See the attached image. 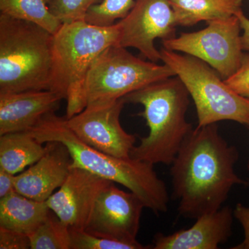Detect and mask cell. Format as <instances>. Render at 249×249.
Returning <instances> with one entry per match:
<instances>
[{
    "label": "cell",
    "instance_id": "cell-1",
    "mask_svg": "<svg viewBox=\"0 0 249 249\" xmlns=\"http://www.w3.org/2000/svg\"><path fill=\"white\" fill-rule=\"evenodd\" d=\"M238 159L237 147L223 138L217 124L193 129L170 165L180 215L196 219L214 212L222 207L232 187L248 186L235 173Z\"/></svg>",
    "mask_w": 249,
    "mask_h": 249
},
{
    "label": "cell",
    "instance_id": "cell-2",
    "mask_svg": "<svg viewBox=\"0 0 249 249\" xmlns=\"http://www.w3.org/2000/svg\"><path fill=\"white\" fill-rule=\"evenodd\" d=\"M33 137L45 143L62 142L71 155V168H78L100 178L119 183L142 199L145 208L154 213L168 211L170 198L166 185L149 162L114 157L89 146L72 132L66 118L51 113L29 131Z\"/></svg>",
    "mask_w": 249,
    "mask_h": 249
},
{
    "label": "cell",
    "instance_id": "cell-3",
    "mask_svg": "<svg viewBox=\"0 0 249 249\" xmlns=\"http://www.w3.org/2000/svg\"><path fill=\"white\" fill-rule=\"evenodd\" d=\"M190 94L178 76L159 80L124 96L125 103L140 104L146 121L147 137L130 152L131 158L152 164L170 165L193 130L186 120Z\"/></svg>",
    "mask_w": 249,
    "mask_h": 249
},
{
    "label": "cell",
    "instance_id": "cell-4",
    "mask_svg": "<svg viewBox=\"0 0 249 249\" xmlns=\"http://www.w3.org/2000/svg\"><path fill=\"white\" fill-rule=\"evenodd\" d=\"M53 35L0 14V93L50 89Z\"/></svg>",
    "mask_w": 249,
    "mask_h": 249
},
{
    "label": "cell",
    "instance_id": "cell-5",
    "mask_svg": "<svg viewBox=\"0 0 249 249\" xmlns=\"http://www.w3.org/2000/svg\"><path fill=\"white\" fill-rule=\"evenodd\" d=\"M119 24L98 27L85 21L62 24L53 35L50 90L67 101V119L83 110L82 94L91 65L103 51L116 45Z\"/></svg>",
    "mask_w": 249,
    "mask_h": 249
},
{
    "label": "cell",
    "instance_id": "cell-6",
    "mask_svg": "<svg viewBox=\"0 0 249 249\" xmlns=\"http://www.w3.org/2000/svg\"><path fill=\"white\" fill-rule=\"evenodd\" d=\"M163 63L185 85L196 106L198 126L232 121L249 126V99L234 91L213 67L200 59L160 49Z\"/></svg>",
    "mask_w": 249,
    "mask_h": 249
},
{
    "label": "cell",
    "instance_id": "cell-7",
    "mask_svg": "<svg viewBox=\"0 0 249 249\" xmlns=\"http://www.w3.org/2000/svg\"><path fill=\"white\" fill-rule=\"evenodd\" d=\"M166 64L145 61L127 49L111 45L93 62L82 94L83 109L90 105L118 101L159 80L175 76Z\"/></svg>",
    "mask_w": 249,
    "mask_h": 249
},
{
    "label": "cell",
    "instance_id": "cell-8",
    "mask_svg": "<svg viewBox=\"0 0 249 249\" xmlns=\"http://www.w3.org/2000/svg\"><path fill=\"white\" fill-rule=\"evenodd\" d=\"M207 23L202 30L181 33L178 37L163 40V47L200 59L225 80L237 71L245 53L240 19L234 16Z\"/></svg>",
    "mask_w": 249,
    "mask_h": 249
},
{
    "label": "cell",
    "instance_id": "cell-9",
    "mask_svg": "<svg viewBox=\"0 0 249 249\" xmlns=\"http://www.w3.org/2000/svg\"><path fill=\"white\" fill-rule=\"evenodd\" d=\"M119 24L116 45L137 49L150 61L161 60L155 41L176 37L177 23L170 0H136L133 8Z\"/></svg>",
    "mask_w": 249,
    "mask_h": 249
},
{
    "label": "cell",
    "instance_id": "cell-10",
    "mask_svg": "<svg viewBox=\"0 0 249 249\" xmlns=\"http://www.w3.org/2000/svg\"><path fill=\"white\" fill-rule=\"evenodd\" d=\"M124 98L114 102L90 105L67 119V125L77 137L96 150L119 157L130 158L137 137L121 124Z\"/></svg>",
    "mask_w": 249,
    "mask_h": 249
},
{
    "label": "cell",
    "instance_id": "cell-11",
    "mask_svg": "<svg viewBox=\"0 0 249 249\" xmlns=\"http://www.w3.org/2000/svg\"><path fill=\"white\" fill-rule=\"evenodd\" d=\"M111 183L100 194L93 207L86 231L105 237L152 248L137 241L141 217L145 205L132 192H124Z\"/></svg>",
    "mask_w": 249,
    "mask_h": 249
},
{
    "label": "cell",
    "instance_id": "cell-12",
    "mask_svg": "<svg viewBox=\"0 0 249 249\" xmlns=\"http://www.w3.org/2000/svg\"><path fill=\"white\" fill-rule=\"evenodd\" d=\"M111 183L87 170L71 168L63 184L46 201L63 224L85 230L98 196Z\"/></svg>",
    "mask_w": 249,
    "mask_h": 249
},
{
    "label": "cell",
    "instance_id": "cell-13",
    "mask_svg": "<svg viewBox=\"0 0 249 249\" xmlns=\"http://www.w3.org/2000/svg\"><path fill=\"white\" fill-rule=\"evenodd\" d=\"M47 152L27 170L15 175L16 191L22 196L46 201L63 184L71 169L68 149L60 142H47Z\"/></svg>",
    "mask_w": 249,
    "mask_h": 249
},
{
    "label": "cell",
    "instance_id": "cell-14",
    "mask_svg": "<svg viewBox=\"0 0 249 249\" xmlns=\"http://www.w3.org/2000/svg\"><path fill=\"white\" fill-rule=\"evenodd\" d=\"M233 210L229 206L203 214L193 227L170 235L158 232L153 238V249H217L232 233Z\"/></svg>",
    "mask_w": 249,
    "mask_h": 249
},
{
    "label": "cell",
    "instance_id": "cell-15",
    "mask_svg": "<svg viewBox=\"0 0 249 249\" xmlns=\"http://www.w3.org/2000/svg\"><path fill=\"white\" fill-rule=\"evenodd\" d=\"M64 99L50 89L0 93V135L29 131Z\"/></svg>",
    "mask_w": 249,
    "mask_h": 249
},
{
    "label": "cell",
    "instance_id": "cell-16",
    "mask_svg": "<svg viewBox=\"0 0 249 249\" xmlns=\"http://www.w3.org/2000/svg\"><path fill=\"white\" fill-rule=\"evenodd\" d=\"M47 201H39L17 191L0 199V227L30 235L50 214Z\"/></svg>",
    "mask_w": 249,
    "mask_h": 249
},
{
    "label": "cell",
    "instance_id": "cell-17",
    "mask_svg": "<svg viewBox=\"0 0 249 249\" xmlns=\"http://www.w3.org/2000/svg\"><path fill=\"white\" fill-rule=\"evenodd\" d=\"M29 131L0 135V168L16 175L36 163L47 152V146Z\"/></svg>",
    "mask_w": 249,
    "mask_h": 249
},
{
    "label": "cell",
    "instance_id": "cell-18",
    "mask_svg": "<svg viewBox=\"0 0 249 249\" xmlns=\"http://www.w3.org/2000/svg\"><path fill=\"white\" fill-rule=\"evenodd\" d=\"M242 2L243 0H170L177 25L183 27L232 17L242 11Z\"/></svg>",
    "mask_w": 249,
    "mask_h": 249
},
{
    "label": "cell",
    "instance_id": "cell-19",
    "mask_svg": "<svg viewBox=\"0 0 249 249\" xmlns=\"http://www.w3.org/2000/svg\"><path fill=\"white\" fill-rule=\"evenodd\" d=\"M1 14L34 23L51 34H56L62 22L49 9L47 0H0Z\"/></svg>",
    "mask_w": 249,
    "mask_h": 249
},
{
    "label": "cell",
    "instance_id": "cell-20",
    "mask_svg": "<svg viewBox=\"0 0 249 249\" xmlns=\"http://www.w3.org/2000/svg\"><path fill=\"white\" fill-rule=\"evenodd\" d=\"M29 237L31 249H70L71 245L70 227L52 213Z\"/></svg>",
    "mask_w": 249,
    "mask_h": 249
},
{
    "label": "cell",
    "instance_id": "cell-21",
    "mask_svg": "<svg viewBox=\"0 0 249 249\" xmlns=\"http://www.w3.org/2000/svg\"><path fill=\"white\" fill-rule=\"evenodd\" d=\"M136 0H101L87 13L85 22L98 27H110L127 16Z\"/></svg>",
    "mask_w": 249,
    "mask_h": 249
},
{
    "label": "cell",
    "instance_id": "cell-22",
    "mask_svg": "<svg viewBox=\"0 0 249 249\" xmlns=\"http://www.w3.org/2000/svg\"><path fill=\"white\" fill-rule=\"evenodd\" d=\"M101 0H49L51 12L62 24L85 21L87 13Z\"/></svg>",
    "mask_w": 249,
    "mask_h": 249
},
{
    "label": "cell",
    "instance_id": "cell-23",
    "mask_svg": "<svg viewBox=\"0 0 249 249\" xmlns=\"http://www.w3.org/2000/svg\"><path fill=\"white\" fill-rule=\"evenodd\" d=\"M70 249H141L138 246L93 235L84 229H70Z\"/></svg>",
    "mask_w": 249,
    "mask_h": 249
},
{
    "label": "cell",
    "instance_id": "cell-24",
    "mask_svg": "<svg viewBox=\"0 0 249 249\" xmlns=\"http://www.w3.org/2000/svg\"><path fill=\"white\" fill-rule=\"evenodd\" d=\"M224 81L236 93L249 99V52L244 53L237 71Z\"/></svg>",
    "mask_w": 249,
    "mask_h": 249
},
{
    "label": "cell",
    "instance_id": "cell-25",
    "mask_svg": "<svg viewBox=\"0 0 249 249\" xmlns=\"http://www.w3.org/2000/svg\"><path fill=\"white\" fill-rule=\"evenodd\" d=\"M31 249L29 235L0 227V249Z\"/></svg>",
    "mask_w": 249,
    "mask_h": 249
},
{
    "label": "cell",
    "instance_id": "cell-26",
    "mask_svg": "<svg viewBox=\"0 0 249 249\" xmlns=\"http://www.w3.org/2000/svg\"><path fill=\"white\" fill-rule=\"evenodd\" d=\"M234 217L240 222L245 234L244 240L232 249H249V207L237 204L233 210Z\"/></svg>",
    "mask_w": 249,
    "mask_h": 249
},
{
    "label": "cell",
    "instance_id": "cell-27",
    "mask_svg": "<svg viewBox=\"0 0 249 249\" xmlns=\"http://www.w3.org/2000/svg\"><path fill=\"white\" fill-rule=\"evenodd\" d=\"M16 192L15 175L0 168V199Z\"/></svg>",
    "mask_w": 249,
    "mask_h": 249
},
{
    "label": "cell",
    "instance_id": "cell-28",
    "mask_svg": "<svg viewBox=\"0 0 249 249\" xmlns=\"http://www.w3.org/2000/svg\"><path fill=\"white\" fill-rule=\"evenodd\" d=\"M236 16L240 19L241 28L243 30V34L241 36L242 49L244 52H249V19L244 14L242 10Z\"/></svg>",
    "mask_w": 249,
    "mask_h": 249
},
{
    "label": "cell",
    "instance_id": "cell-29",
    "mask_svg": "<svg viewBox=\"0 0 249 249\" xmlns=\"http://www.w3.org/2000/svg\"><path fill=\"white\" fill-rule=\"evenodd\" d=\"M247 168H248V170L249 171V161H248V165H247Z\"/></svg>",
    "mask_w": 249,
    "mask_h": 249
},
{
    "label": "cell",
    "instance_id": "cell-30",
    "mask_svg": "<svg viewBox=\"0 0 249 249\" xmlns=\"http://www.w3.org/2000/svg\"><path fill=\"white\" fill-rule=\"evenodd\" d=\"M49 0H47V2H48Z\"/></svg>",
    "mask_w": 249,
    "mask_h": 249
}]
</instances>
